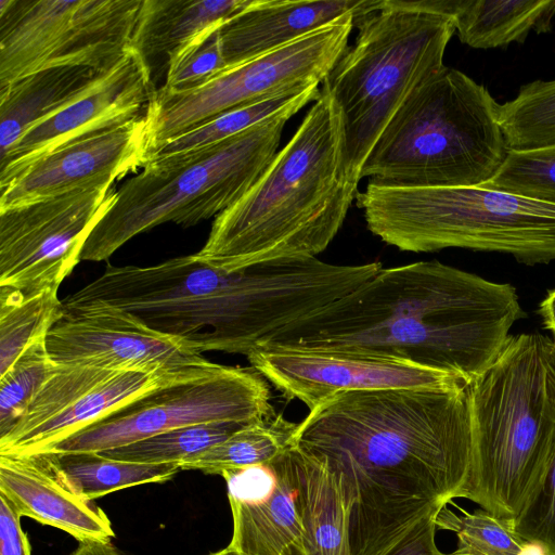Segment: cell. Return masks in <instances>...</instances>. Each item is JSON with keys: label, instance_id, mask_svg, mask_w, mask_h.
I'll return each instance as SVG.
<instances>
[{"label": "cell", "instance_id": "6da1fadb", "mask_svg": "<svg viewBox=\"0 0 555 555\" xmlns=\"http://www.w3.org/2000/svg\"><path fill=\"white\" fill-rule=\"evenodd\" d=\"M466 388L340 392L298 424L294 443L340 489L351 555H385L425 516L463 498L472 455Z\"/></svg>", "mask_w": 555, "mask_h": 555}, {"label": "cell", "instance_id": "7a4b0ae2", "mask_svg": "<svg viewBox=\"0 0 555 555\" xmlns=\"http://www.w3.org/2000/svg\"><path fill=\"white\" fill-rule=\"evenodd\" d=\"M378 270L375 261L335 264L302 258L228 272L192 254L146 267L107 266L99 278L63 299V306L66 313L124 312L197 354L247 356Z\"/></svg>", "mask_w": 555, "mask_h": 555}, {"label": "cell", "instance_id": "3957f363", "mask_svg": "<svg viewBox=\"0 0 555 555\" xmlns=\"http://www.w3.org/2000/svg\"><path fill=\"white\" fill-rule=\"evenodd\" d=\"M525 317L515 287L438 260L382 268L258 346L345 349L403 359L469 385Z\"/></svg>", "mask_w": 555, "mask_h": 555}, {"label": "cell", "instance_id": "277c9868", "mask_svg": "<svg viewBox=\"0 0 555 555\" xmlns=\"http://www.w3.org/2000/svg\"><path fill=\"white\" fill-rule=\"evenodd\" d=\"M341 109L322 86L292 139L256 183L218 215L193 256L234 272L317 258L334 240L358 194Z\"/></svg>", "mask_w": 555, "mask_h": 555}, {"label": "cell", "instance_id": "5b68a950", "mask_svg": "<svg viewBox=\"0 0 555 555\" xmlns=\"http://www.w3.org/2000/svg\"><path fill=\"white\" fill-rule=\"evenodd\" d=\"M466 390L472 455L462 499L516 521L555 456V338L511 335Z\"/></svg>", "mask_w": 555, "mask_h": 555}, {"label": "cell", "instance_id": "8992f818", "mask_svg": "<svg viewBox=\"0 0 555 555\" xmlns=\"http://www.w3.org/2000/svg\"><path fill=\"white\" fill-rule=\"evenodd\" d=\"M500 105L483 85L444 66L393 114L361 179L406 188L483 185L508 151Z\"/></svg>", "mask_w": 555, "mask_h": 555}, {"label": "cell", "instance_id": "52a82bcc", "mask_svg": "<svg viewBox=\"0 0 555 555\" xmlns=\"http://www.w3.org/2000/svg\"><path fill=\"white\" fill-rule=\"evenodd\" d=\"M297 105L220 143L151 158L117 190L115 203L87 238L81 261H104L128 241L167 222L184 228L217 217L269 167Z\"/></svg>", "mask_w": 555, "mask_h": 555}, {"label": "cell", "instance_id": "ba28073f", "mask_svg": "<svg viewBox=\"0 0 555 555\" xmlns=\"http://www.w3.org/2000/svg\"><path fill=\"white\" fill-rule=\"evenodd\" d=\"M367 229L403 251L457 247L533 266L555 260V205L481 186L406 188L370 181L357 194Z\"/></svg>", "mask_w": 555, "mask_h": 555}, {"label": "cell", "instance_id": "9c48e42d", "mask_svg": "<svg viewBox=\"0 0 555 555\" xmlns=\"http://www.w3.org/2000/svg\"><path fill=\"white\" fill-rule=\"evenodd\" d=\"M351 47L323 81L338 103L345 124L349 164L361 169L380 133L422 83L443 67L446 48L455 33L452 16L424 0H383L354 20Z\"/></svg>", "mask_w": 555, "mask_h": 555}, {"label": "cell", "instance_id": "30bf717a", "mask_svg": "<svg viewBox=\"0 0 555 555\" xmlns=\"http://www.w3.org/2000/svg\"><path fill=\"white\" fill-rule=\"evenodd\" d=\"M270 398L266 378L254 369L207 360L176 372L156 388L40 452L98 453L195 424H247L272 409Z\"/></svg>", "mask_w": 555, "mask_h": 555}, {"label": "cell", "instance_id": "8fae6325", "mask_svg": "<svg viewBox=\"0 0 555 555\" xmlns=\"http://www.w3.org/2000/svg\"><path fill=\"white\" fill-rule=\"evenodd\" d=\"M354 18L352 13L344 15L288 44L224 68L194 88L156 89L144 112L152 153L228 111L323 83L348 48Z\"/></svg>", "mask_w": 555, "mask_h": 555}, {"label": "cell", "instance_id": "7c38bea8", "mask_svg": "<svg viewBox=\"0 0 555 555\" xmlns=\"http://www.w3.org/2000/svg\"><path fill=\"white\" fill-rule=\"evenodd\" d=\"M143 0H0V89L35 72L103 73L132 46Z\"/></svg>", "mask_w": 555, "mask_h": 555}, {"label": "cell", "instance_id": "4fadbf2b", "mask_svg": "<svg viewBox=\"0 0 555 555\" xmlns=\"http://www.w3.org/2000/svg\"><path fill=\"white\" fill-rule=\"evenodd\" d=\"M116 195L101 184L0 210V288L59 289Z\"/></svg>", "mask_w": 555, "mask_h": 555}, {"label": "cell", "instance_id": "5bb4252c", "mask_svg": "<svg viewBox=\"0 0 555 555\" xmlns=\"http://www.w3.org/2000/svg\"><path fill=\"white\" fill-rule=\"evenodd\" d=\"M253 369L289 399L313 410L340 392L397 388L460 389V377L372 352L257 346L247 356Z\"/></svg>", "mask_w": 555, "mask_h": 555}, {"label": "cell", "instance_id": "9a60e30c", "mask_svg": "<svg viewBox=\"0 0 555 555\" xmlns=\"http://www.w3.org/2000/svg\"><path fill=\"white\" fill-rule=\"evenodd\" d=\"M235 555H310L307 455L295 444L272 461L222 475Z\"/></svg>", "mask_w": 555, "mask_h": 555}, {"label": "cell", "instance_id": "2e32d148", "mask_svg": "<svg viewBox=\"0 0 555 555\" xmlns=\"http://www.w3.org/2000/svg\"><path fill=\"white\" fill-rule=\"evenodd\" d=\"M155 90L149 61L131 46L76 101L30 128L0 159V188L48 153L142 115Z\"/></svg>", "mask_w": 555, "mask_h": 555}, {"label": "cell", "instance_id": "e0dca14e", "mask_svg": "<svg viewBox=\"0 0 555 555\" xmlns=\"http://www.w3.org/2000/svg\"><path fill=\"white\" fill-rule=\"evenodd\" d=\"M46 347L57 365L108 371L171 372L207 361L177 339L108 309L65 312L49 331Z\"/></svg>", "mask_w": 555, "mask_h": 555}, {"label": "cell", "instance_id": "ac0fdd59", "mask_svg": "<svg viewBox=\"0 0 555 555\" xmlns=\"http://www.w3.org/2000/svg\"><path fill=\"white\" fill-rule=\"evenodd\" d=\"M152 154L144 113L122 125L67 143L0 188V210L138 173Z\"/></svg>", "mask_w": 555, "mask_h": 555}, {"label": "cell", "instance_id": "d6986e66", "mask_svg": "<svg viewBox=\"0 0 555 555\" xmlns=\"http://www.w3.org/2000/svg\"><path fill=\"white\" fill-rule=\"evenodd\" d=\"M0 493L22 516L61 529L80 543H109L115 537L104 511L68 488L49 452H0Z\"/></svg>", "mask_w": 555, "mask_h": 555}, {"label": "cell", "instance_id": "ffe728a7", "mask_svg": "<svg viewBox=\"0 0 555 555\" xmlns=\"http://www.w3.org/2000/svg\"><path fill=\"white\" fill-rule=\"evenodd\" d=\"M383 0H251L220 27L228 67L288 44L334 21L356 18L379 8Z\"/></svg>", "mask_w": 555, "mask_h": 555}, {"label": "cell", "instance_id": "44dd1931", "mask_svg": "<svg viewBox=\"0 0 555 555\" xmlns=\"http://www.w3.org/2000/svg\"><path fill=\"white\" fill-rule=\"evenodd\" d=\"M100 75L90 67L57 66L0 89V159L30 128L76 101Z\"/></svg>", "mask_w": 555, "mask_h": 555}, {"label": "cell", "instance_id": "7402d4cb", "mask_svg": "<svg viewBox=\"0 0 555 555\" xmlns=\"http://www.w3.org/2000/svg\"><path fill=\"white\" fill-rule=\"evenodd\" d=\"M426 3L452 16L461 42L475 49L524 43L530 31H551L555 16V0H426Z\"/></svg>", "mask_w": 555, "mask_h": 555}, {"label": "cell", "instance_id": "603a6c76", "mask_svg": "<svg viewBox=\"0 0 555 555\" xmlns=\"http://www.w3.org/2000/svg\"><path fill=\"white\" fill-rule=\"evenodd\" d=\"M178 371L180 370L153 373L116 372L81 395L53 418L0 448V452L35 453L43 451L156 388Z\"/></svg>", "mask_w": 555, "mask_h": 555}, {"label": "cell", "instance_id": "cb8c5ba5", "mask_svg": "<svg viewBox=\"0 0 555 555\" xmlns=\"http://www.w3.org/2000/svg\"><path fill=\"white\" fill-rule=\"evenodd\" d=\"M251 0H143L132 47L149 61L167 57L201 33L221 26Z\"/></svg>", "mask_w": 555, "mask_h": 555}, {"label": "cell", "instance_id": "d4e9b609", "mask_svg": "<svg viewBox=\"0 0 555 555\" xmlns=\"http://www.w3.org/2000/svg\"><path fill=\"white\" fill-rule=\"evenodd\" d=\"M297 428L298 424L275 413L272 408L222 442L182 462L180 468L221 476L228 470L268 463L294 443Z\"/></svg>", "mask_w": 555, "mask_h": 555}, {"label": "cell", "instance_id": "484cf974", "mask_svg": "<svg viewBox=\"0 0 555 555\" xmlns=\"http://www.w3.org/2000/svg\"><path fill=\"white\" fill-rule=\"evenodd\" d=\"M49 453L68 488L90 501L120 489L164 482L181 470L177 463H134L108 459L95 452Z\"/></svg>", "mask_w": 555, "mask_h": 555}, {"label": "cell", "instance_id": "4316f807", "mask_svg": "<svg viewBox=\"0 0 555 555\" xmlns=\"http://www.w3.org/2000/svg\"><path fill=\"white\" fill-rule=\"evenodd\" d=\"M65 314L57 289L25 295L0 288V376Z\"/></svg>", "mask_w": 555, "mask_h": 555}, {"label": "cell", "instance_id": "83f0119b", "mask_svg": "<svg viewBox=\"0 0 555 555\" xmlns=\"http://www.w3.org/2000/svg\"><path fill=\"white\" fill-rule=\"evenodd\" d=\"M319 87L313 85L299 92L280 94L220 114L166 141L152 153L150 159L183 155L220 143L284 109L315 102L321 93Z\"/></svg>", "mask_w": 555, "mask_h": 555}, {"label": "cell", "instance_id": "f1b7e54d", "mask_svg": "<svg viewBox=\"0 0 555 555\" xmlns=\"http://www.w3.org/2000/svg\"><path fill=\"white\" fill-rule=\"evenodd\" d=\"M500 125L509 151L555 145V79L521 86L500 105Z\"/></svg>", "mask_w": 555, "mask_h": 555}, {"label": "cell", "instance_id": "f546056e", "mask_svg": "<svg viewBox=\"0 0 555 555\" xmlns=\"http://www.w3.org/2000/svg\"><path fill=\"white\" fill-rule=\"evenodd\" d=\"M247 424L237 422L195 424L98 453L119 461L146 464L177 463L180 465L222 442Z\"/></svg>", "mask_w": 555, "mask_h": 555}, {"label": "cell", "instance_id": "4dcf8cb0", "mask_svg": "<svg viewBox=\"0 0 555 555\" xmlns=\"http://www.w3.org/2000/svg\"><path fill=\"white\" fill-rule=\"evenodd\" d=\"M456 514L446 506L437 518V529L456 535V548L451 555H525L528 540L516 529L514 519L499 517L479 507L472 513L456 506Z\"/></svg>", "mask_w": 555, "mask_h": 555}, {"label": "cell", "instance_id": "1f68e13d", "mask_svg": "<svg viewBox=\"0 0 555 555\" xmlns=\"http://www.w3.org/2000/svg\"><path fill=\"white\" fill-rule=\"evenodd\" d=\"M119 371L55 365L14 428L0 439V448L53 418L81 395Z\"/></svg>", "mask_w": 555, "mask_h": 555}, {"label": "cell", "instance_id": "d6a6232c", "mask_svg": "<svg viewBox=\"0 0 555 555\" xmlns=\"http://www.w3.org/2000/svg\"><path fill=\"white\" fill-rule=\"evenodd\" d=\"M481 188L555 205V145L508 150L500 170Z\"/></svg>", "mask_w": 555, "mask_h": 555}, {"label": "cell", "instance_id": "836d02e7", "mask_svg": "<svg viewBox=\"0 0 555 555\" xmlns=\"http://www.w3.org/2000/svg\"><path fill=\"white\" fill-rule=\"evenodd\" d=\"M55 365L42 339L28 347L0 376V439L14 428Z\"/></svg>", "mask_w": 555, "mask_h": 555}, {"label": "cell", "instance_id": "e575fe53", "mask_svg": "<svg viewBox=\"0 0 555 555\" xmlns=\"http://www.w3.org/2000/svg\"><path fill=\"white\" fill-rule=\"evenodd\" d=\"M220 27L201 33L168 56L163 89L171 92L188 90L227 68Z\"/></svg>", "mask_w": 555, "mask_h": 555}, {"label": "cell", "instance_id": "d590c367", "mask_svg": "<svg viewBox=\"0 0 555 555\" xmlns=\"http://www.w3.org/2000/svg\"><path fill=\"white\" fill-rule=\"evenodd\" d=\"M515 524L522 538L542 543L548 555H555V456L541 491Z\"/></svg>", "mask_w": 555, "mask_h": 555}, {"label": "cell", "instance_id": "8d00e7d4", "mask_svg": "<svg viewBox=\"0 0 555 555\" xmlns=\"http://www.w3.org/2000/svg\"><path fill=\"white\" fill-rule=\"evenodd\" d=\"M440 511L421 519L385 555H451L441 552L436 544V518Z\"/></svg>", "mask_w": 555, "mask_h": 555}, {"label": "cell", "instance_id": "74e56055", "mask_svg": "<svg viewBox=\"0 0 555 555\" xmlns=\"http://www.w3.org/2000/svg\"><path fill=\"white\" fill-rule=\"evenodd\" d=\"M21 517L13 503L0 493V555H31Z\"/></svg>", "mask_w": 555, "mask_h": 555}, {"label": "cell", "instance_id": "f35d334b", "mask_svg": "<svg viewBox=\"0 0 555 555\" xmlns=\"http://www.w3.org/2000/svg\"><path fill=\"white\" fill-rule=\"evenodd\" d=\"M538 313L544 327L555 333V288L548 291L539 305Z\"/></svg>", "mask_w": 555, "mask_h": 555}, {"label": "cell", "instance_id": "ab89813d", "mask_svg": "<svg viewBox=\"0 0 555 555\" xmlns=\"http://www.w3.org/2000/svg\"><path fill=\"white\" fill-rule=\"evenodd\" d=\"M72 555H126L116 550L111 542H85Z\"/></svg>", "mask_w": 555, "mask_h": 555}, {"label": "cell", "instance_id": "60d3db41", "mask_svg": "<svg viewBox=\"0 0 555 555\" xmlns=\"http://www.w3.org/2000/svg\"><path fill=\"white\" fill-rule=\"evenodd\" d=\"M210 555H235L233 552L229 551L227 547L221 550V551H218L216 553H212Z\"/></svg>", "mask_w": 555, "mask_h": 555}]
</instances>
